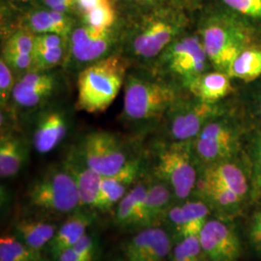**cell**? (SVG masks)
I'll use <instances>...</instances> for the list:
<instances>
[{"mask_svg":"<svg viewBox=\"0 0 261 261\" xmlns=\"http://www.w3.org/2000/svg\"><path fill=\"white\" fill-rule=\"evenodd\" d=\"M183 142L161 150L155 167V176L167 183L179 199L192 194L197 177L190 152Z\"/></svg>","mask_w":261,"mask_h":261,"instance_id":"8992f818","label":"cell"},{"mask_svg":"<svg viewBox=\"0 0 261 261\" xmlns=\"http://www.w3.org/2000/svg\"><path fill=\"white\" fill-rule=\"evenodd\" d=\"M64 166L75 179L81 203L97 209L103 176L88 167L77 151L69 156Z\"/></svg>","mask_w":261,"mask_h":261,"instance_id":"2e32d148","label":"cell"},{"mask_svg":"<svg viewBox=\"0 0 261 261\" xmlns=\"http://www.w3.org/2000/svg\"><path fill=\"white\" fill-rule=\"evenodd\" d=\"M140 171L141 165L140 161L138 159H134L116 174L102 178L97 209L105 212L112 209L115 204H118V202L138 181Z\"/></svg>","mask_w":261,"mask_h":261,"instance_id":"9a60e30c","label":"cell"},{"mask_svg":"<svg viewBox=\"0 0 261 261\" xmlns=\"http://www.w3.org/2000/svg\"><path fill=\"white\" fill-rule=\"evenodd\" d=\"M69 116L62 109L54 108L41 113L33 133V146L38 153L47 154L63 141L69 130Z\"/></svg>","mask_w":261,"mask_h":261,"instance_id":"5bb4252c","label":"cell"},{"mask_svg":"<svg viewBox=\"0 0 261 261\" xmlns=\"http://www.w3.org/2000/svg\"><path fill=\"white\" fill-rule=\"evenodd\" d=\"M25 29L34 34L53 33L66 38L73 31V22L67 14L53 10H37L28 15L25 19Z\"/></svg>","mask_w":261,"mask_h":261,"instance_id":"44dd1931","label":"cell"},{"mask_svg":"<svg viewBox=\"0 0 261 261\" xmlns=\"http://www.w3.org/2000/svg\"><path fill=\"white\" fill-rule=\"evenodd\" d=\"M225 5L244 16L261 19V0H223Z\"/></svg>","mask_w":261,"mask_h":261,"instance_id":"d590c367","label":"cell"},{"mask_svg":"<svg viewBox=\"0 0 261 261\" xmlns=\"http://www.w3.org/2000/svg\"><path fill=\"white\" fill-rule=\"evenodd\" d=\"M171 193L170 187L159 178L150 181L144 203V227L154 226L166 215L171 201Z\"/></svg>","mask_w":261,"mask_h":261,"instance_id":"603a6c76","label":"cell"},{"mask_svg":"<svg viewBox=\"0 0 261 261\" xmlns=\"http://www.w3.org/2000/svg\"><path fill=\"white\" fill-rule=\"evenodd\" d=\"M217 113L218 110L214 103L201 101L179 109L170 119V136L178 141H187L196 138Z\"/></svg>","mask_w":261,"mask_h":261,"instance_id":"4fadbf2b","label":"cell"},{"mask_svg":"<svg viewBox=\"0 0 261 261\" xmlns=\"http://www.w3.org/2000/svg\"><path fill=\"white\" fill-rule=\"evenodd\" d=\"M1 57L15 73L24 75L33 69V55L2 51Z\"/></svg>","mask_w":261,"mask_h":261,"instance_id":"e575fe53","label":"cell"},{"mask_svg":"<svg viewBox=\"0 0 261 261\" xmlns=\"http://www.w3.org/2000/svg\"><path fill=\"white\" fill-rule=\"evenodd\" d=\"M201 180L227 188L241 197L248 192L247 179L242 170L233 164L218 163L206 168Z\"/></svg>","mask_w":261,"mask_h":261,"instance_id":"cb8c5ba5","label":"cell"},{"mask_svg":"<svg viewBox=\"0 0 261 261\" xmlns=\"http://www.w3.org/2000/svg\"><path fill=\"white\" fill-rule=\"evenodd\" d=\"M116 43L112 28L97 30L84 24L73 29L69 37V58L76 65L86 67L111 56Z\"/></svg>","mask_w":261,"mask_h":261,"instance_id":"ba28073f","label":"cell"},{"mask_svg":"<svg viewBox=\"0 0 261 261\" xmlns=\"http://www.w3.org/2000/svg\"><path fill=\"white\" fill-rule=\"evenodd\" d=\"M14 72L5 60L0 59V103L1 108H6L12 99L16 83L14 82Z\"/></svg>","mask_w":261,"mask_h":261,"instance_id":"836d02e7","label":"cell"},{"mask_svg":"<svg viewBox=\"0 0 261 261\" xmlns=\"http://www.w3.org/2000/svg\"><path fill=\"white\" fill-rule=\"evenodd\" d=\"M257 164L261 169V143L258 146V150H257Z\"/></svg>","mask_w":261,"mask_h":261,"instance_id":"ee69618b","label":"cell"},{"mask_svg":"<svg viewBox=\"0 0 261 261\" xmlns=\"http://www.w3.org/2000/svg\"><path fill=\"white\" fill-rule=\"evenodd\" d=\"M19 2H22V3H27L28 1H31V0H18Z\"/></svg>","mask_w":261,"mask_h":261,"instance_id":"bcb514c9","label":"cell"},{"mask_svg":"<svg viewBox=\"0 0 261 261\" xmlns=\"http://www.w3.org/2000/svg\"><path fill=\"white\" fill-rule=\"evenodd\" d=\"M190 91L198 101L214 103L231 91L230 76L222 72H213L198 75L187 83Z\"/></svg>","mask_w":261,"mask_h":261,"instance_id":"ffe728a7","label":"cell"},{"mask_svg":"<svg viewBox=\"0 0 261 261\" xmlns=\"http://www.w3.org/2000/svg\"><path fill=\"white\" fill-rule=\"evenodd\" d=\"M177 28L164 18H151L133 32L127 43L130 55L142 61L161 56L174 42Z\"/></svg>","mask_w":261,"mask_h":261,"instance_id":"52a82bcc","label":"cell"},{"mask_svg":"<svg viewBox=\"0 0 261 261\" xmlns=\"http://www.w3.org/2000/svg\"><path fill=\"white\" fill-rule=\"evenodd\" d=\"M260 184H261V178H260Z\"/></svg>","mask_w":261,"mask_h":261,"instance_id":"c3c4849f","label":"cell"},{"mask_svg":"<svg viewBox=\"0 0 261 261\" xmlns=\"http://www.w3.org/2000/svg\"><path fill=\"white\" fill-rule=\"evenodd\" d=\"M68 47H35L32 71H53L65 60Z\"/></svg>","mask_w":261,"mask_h":261,"instance_id":"f1b7e54d","label":"cell"},{"mask_svg":"<svg viewBox=\"0 0 261 261\" xmlns=\"http://www.w3.org/2000/svg\"><path fill=\"white\" fill-rule=\"evenodd\" d=\"M35 36L36 34L25 28L19 29L6 40L2 51L33 55L35 48Z\"/></svg>","mask_w":261,"mask_h":261,"instance_id":"d6a6232c","label":"cell"},{"mask_svg":"<svg viewBox=\"0 0 261 261\" xmlns=\"http://www.w3.org/2000/svg\"><path fill=\"white\" fill-rule=\"evenodd\" d=\"M201 41L208 60L223 73H226L234 60L246 49V36L240 28L223 18H215L206 23Z\"/></svg>","mask_w":261,"mask_h":261,"instance_id":"5b68a950","label":"cell"},{"mask_svg":"<svg viewBox=\"0 0 261 261\" xmlns=\"http://www.w3.org/2000/svg\"><path fill=\"white\" fill-rule=\"evenodd\" d=\"M28 198L32 207L54 214L75 212L82 204L75 179L65 166L38 176L28 188Z\"/></svg>","mask_w":261,"mask_h":261,"instance_id":"3957f363","label":"cell"},{"mask_svg":"<svg viewBox=\"0 0 261 261\" xmlns=\"http://www.w3.org/2000/svg\"><path fill=\"white\" fill-rule=\"evenodd\" d=\"M129 61L111 55L84 67L77 77L76 109L87 113L107 111L124 86Z\"/></svg>","mask_w":261,"mask_h":261,"instance_id":"6da1fadb","label":"cell"},{"mask_svg":"<svg viewBox=\"0 0 261 261\" xmlns=\"http://www.w3.org/2000/svg\"><path fill=\"white\" fill-rule=\"evenodd\" d=\"M168 219L170 224L175 228L178 233L183 235L184 230V220H183V212L181 206H175L173 208H170L168 212Z\"/></svg>","mask_w":261,"mask_h":261,"instance_id":"ab89813d","label":"cell"},{"mask_svg":"<svg viewBox=\"0 0 261 261\" xmlns=\"http://www.w3.org/2000/svg\"><path fill=\"white\" fill-rule=\"evenodd\" d=\"M56 224L40 220H22L16 224L15 235L30 249L40 252L56 235Z\"/></svg>","mask_w":261,"mask_h":261,"instance_id":"7402d4cb","label":"cell"},{"mask_svg":"<svg viewBox=\"0 0 261 261\" xmlns=\"http://www.w3.org/2000/svg\"><path fill=\"white\" fill-rule=\"evenodd\" d=\"M232 145L233 140H219L201 136H197L195 142L197 155L205 162H217L226 158L232 151Z\"/></svg>","mask_w":261,"mask_h":261,"instance_id":"83f0119b","label":"cell"},{"mask_svg":"<svg viewBox=\"0 0 261 261\" xmlns=\"http://www.w3.org/2000/svg\"><path fill=\"white\" fill-rule=\"evenodd\" d=\"M161 56L168 70L183 77L186 84L204 73L208 60L202 41L196 36L173 42Z\"/></svg>","mask_w":261,"mask_h":261,"instance_id":"9c48e42d","label":"cell"},{"mask_svg":"<svg viewBox=\"0 0 261 261\" xmlns=\"http://www.w3.org/2000/svg\"><path fill=\"white\" fill-rule=\"evenodd\" d=\"M250 238L257 251L261 252V211L255 212L252 216L250 224Z\"/></svg>","mask_w":261,"mask_h":261,"instance_id":"f35d334b","label":"cell"},{"mask_svg":"<svg viewBox=\"0 0 261 261\" xmlns=\"http://www.w3.org/2000/svg\"><path fill=\"white\" fill-rule=\"evenodd\" d=\"M84 19L86 25L97 30L112 29L115 22V11L112 2L84 14Z\"/></svg>","mask_w":261,"mask_h":261,"instance_id":"1f68e13d","label":"cell"},{"mask_svg":"<svg viewBox=\"0 0 261 261\" xmlns=\"http://www.w3.org/2000/svg\"><path fill=\"white\" fill-rule=\"evenodd\" d=\"M170 251L168 234L157 226L144 227L123 247L127 261H165Z\"/></svg>","mask_w":261,"mask_h":261,"instance_id":"7c38bea8","label":"cell"},{"mask_svg":"<svg viewBox=\"0 0 261 261\" xmlns=\"http://www.w3.org/2000/svg\"><path fill=\"white\" fill-rule=\"evenodd\" d=\"M148 183L138 182L118 202L115 213V221L118 225L122 227L144 226V203Z\"/></svg>","mask_w":261,"mask_h":261,"instance_id":"e0dca14e","label":"cell"},{"mask_svg":"<svg viewBox=\"0 0 261 261\" xmlns=\"http://www.w3.org/2000/svg\"><path fill=\"white\" fill-rule=\"evenodd\" d=\"M77 152L86 165L103 177L116 174L134 160L120 139L106 130L85 135Z\"/></svg>","mask_w":261,"mask_h":261,"instance_id":"277c9868","label":"cell"},{"mask_svg":"<svg viewBox=\"0 0 261 261\" xmlns=\"http://www.w3.org/2000/svg\"><path fill=\"white\" fill-rule=\"evenodd\" d=\"M0 261L45 260L16 235H4L0 239Z\"/></svg>","mask_w":261,"mask_h":261,"instance_id":"484cf974","label":"cell"},{"mask_svg":"<svg viewBox=\"0 0 261 261\" xmlns=\"http://www.w3.org/2000/svg\"><path fill=\"white\" fill-rule=\"evenodd\" d=\"M230 77L252 82L261 75V49L246 48L226 71Z\"/></svg>","mask_w":261,"mask_h":261,"instance_id":"d4e9b609","label":"cell"},{"mask_svg":"<svg viewBox=\"0 0 261 261\" xmlns=\"http://www.w3.org/2000/svg\"><path fill=\"white\" fill-rule=\"evenodd\" d=\"M57 88L58 79L53 71H31L17 81L12 100L19 108L33 109L46 103Z\"/></svg>","mask_w":261,"mask_h":261,"instance_id":"8fae6325","label":"cell"},{"mask_svg":"<svg viewBox=\"0 0 261 261\" xmlns=\"http://www.w3.org/2000/svg\"><path fill=\"white\" fill-rule=\"evenodd\" d=\"M66 1H68L69 3H71V4H73V5L76 6V0H66Z\"/></svg>","mask_w":261,"mask_h":261,"instance_id":"f6af8a7d","label":"cell"},{"mask_svg":"<svg viewBox=\"0 0 261 261\" xmlns=\"http://www.w3.org/2000/svg\"><path fill=\"white\" fill-rule=\"evenodd\" d=\"M92 223L90 216L84 212H74L65 223L56 231L51 242L48 244V250L51 255L56 257L67 249L73 247L84 235Z\"/></svg>","mask_w":261,"mask_h":261,"instance_id":"ac0fdd59","label":"cell"},{"mask_svg":"<svg viewBox=\"0 0 261 261\" xmlns=\"http://www.w3.org/2000/svg\"><path fill=\"white\" fill-rule=\"evenodd\" d=\"M57 261H90L84 257L82 254L75 252L73 248H69L61 252L57 257Z\"/></svg>","mask_w":261,"mask_h":261,"instance_id":"7bdbcfd3","label":"cell"},{"mask_svg":"<svg viewBox=\"0 0 261 261\" xmlns=\"http://www.w3.org/2000/svg\"><path fill=\"white\" fill-rule=\"evenodd\" d=\"M203 251L199 235H189L182 237L173 250L172 261H200Z\"/></svg>","mask_w":261,"mask_h":261,"instance_id":"4dcf8cb0","label":"cell"},{"mask_svg":"<svg viewBox=\"0 0 261 261\" xmlns=\"http://www.w3.org/2000/svg\"><path fill=\"white\" fill-rule=\"evenodd\" d=\"M141 1H153V0H141Z\"/></svg>","mask_w":261,"mask_h":261,"instance_id":"7dc6e473","label":"cell"},{"mask_svg":"<svg viewBox=\"0 0 261 261\" xmlns=\"http://www.w3.org/2000/svg\"><path fill=\"white\" fill-rule=\"evenodd\" d=\"M69 47V38L53 33L36 34L35 36V47Z\"/></svg>","mask_w":261,"mask_h":261,"instance_id":"8d00e7d4","label":"cell"},{"mask_svg":"<svg viewBox=\"0 0 261 261\" xmlns=\"http://www.w3.org/2000/svg\"><path fill=\"white\" fill-rule=\"evenodd\" d=\"M203 256L207 261H239L241 245L228 225L210 220L199 233Z\"/></svg>","mask_w":261,"mask_h":261,"instance_id":"30bf717a","label":"cell"},{"mask_svg":"<svg viewBox=\"0 0 261 261\" xmlns=\"http://www.w3.org/2000/svg\"><path fill=\"white\" fill-rule=\"evenodd\" d=\"M43 3L45 6H47V9L63 14H68L75 7V5L69 3L66 0H43Z\"/></svg>","mask_w":261,"mask_h":261,"instance_id":"60d3db41","label":"cell"},{"mask_svg":"<svg viewBox=\"0 0 261 261\" xmlns=\"http://www.w3.org/2000/svg\"><path fill=\"white\" fill-rule=\"evenodd\" d=\"M200 190L203 195L210 199L215 205L223 208H230L236 206L242 199L243 197L238 196L232 191L227 188L201 180L200 181Z\"/></svg>","mask_w":261,"mask_h":261,"instance_id":"f546056e","label":"cell"},{"mask_svg":"<svg viewBox=\"0 0 261 261\" xmlns=\"http://www.w3.org/2000/svg\"><path fill=\"white\" fill-rule=\"evenodd\" d=\"M71 248H73L75 252L82 254L85 258L90 261L94 260L96 245H95L93 237L91 235L88 233L85 234Z\"/></svg>","mask_w":261,"mask_h":261,"instance_id":"74e56055","label":"cell"},{"mask_svg":"<svg viewBox=\"0 0 261 261\" xmlns=\"http://www.w3.org/2000/svg\"><path fill=\"white\" fill-rule=\"evenodd\" d=\"M176 92L168 84L143 74L127 75L124 84L123 115L128 121L147 123L174 105Z\"/></svg>","mask_w":261,"mask_h":261,"instance_id":"7a4b0ae2","label":"cell"},{"mask_svg":"<svg viewBox=\"0 0 261 261\" xmlns=\"http://www.w3.org/2000/svg\"><path fill=\"white\" fill-rule=\"evenodd\" d=\"M181 207L184 220V230L182 237L189 235H199L208 222V206L202 201H188Z\"/></svg>","mask_w":261,"mask_h":261,"instance_id":"4316f807","label":"cell"},{"mask_svg":"<svg viewBox=\"0 0 261 261\" xmlns=\"http://www.w3.org/2000/svg\"><path fill=\"white\" fill-rule=\"evenodd\" d=\"M109 2H111V0H76V6L84 15L89 11L98 8Z\"/></svg>","mask_w":261,"mask_h":261,"instance_id":"b9f144b4","label":"cell"},{"mask_svg":"<svg viewBox=\"0 0 261 261\" xmlns=\"http://www.w3.org/2000/svg\"><path fill=\"white\" fill-rule=\"evenodd\" d=\"M28 157V145L23 139L12 133L1 134L0 139V176H16Z\"/></svg>","mask_w":261,"mask_h":261,"instance_id":"d6986e66","label":"cell"}]
</instances>
